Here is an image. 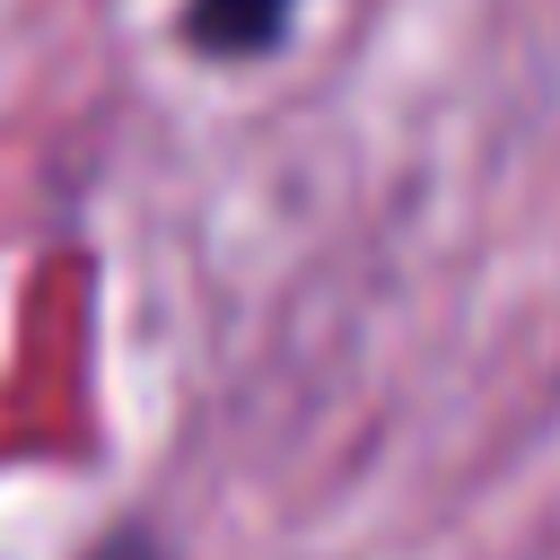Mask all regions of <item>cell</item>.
<instances>
[{
    "instance_id": "1",
    "label": "cell",
    "mask_w": 560,
    "mask_h": 560,
    "mask_svg": "<svg viewBox=\"0 0 560 560\" xmlns=\"http://www.w3.org/2000/svg\"><path fill=\"white\" fill-rule=\"evenodd\" d=\"M298 9L306 0H184L175 9V35H184V52H201L219 70H245V61H271L289 44Z\"/></svg>"
},
{
    "instance_id": "2",
    "label": "cell",
    "mask_w": 560,
    "mask_h": 560,
    "mask_svg": "<svg viewBox=\"0 0 560 560\" xmlns=\"http://www.w3.org/2000/svg\"><path fill=\"white\" fill-rule=\"evenodd\" d=\"M96 560H166V551H158V542H140V534H122V542H105Z\"/></svg>"
}]
</instances>
